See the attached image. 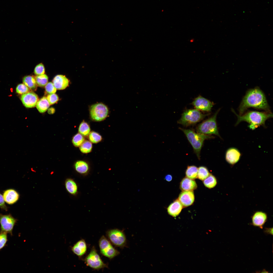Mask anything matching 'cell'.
I'll return each instance as SVG.
<instances>
[{"instance_id": "6da1fadb", "label": "cell", "mask_w": 273, "mask_h": 273, "mask_svg": "<svg viewBox=\"0 0 273 273\" xmlns=\"http://www.w3.org/2000/svg\"><path fill=\"white\" fill-rule=\"evenodd\" d=\"M250 107L270 112L266 97L263 92L258 88L250 89L247 92L239 107L240 115H242Z\"/></svg>"}, {"instance_id": "7a4b0ae2", "label": "cell", "mask_w": 273, "mask_h": 273, "mask_svg": "<svg viewBox=\"0 0 273 273\" xmlns=\"http://www.w3.org/2000/svg\"><path fill=\"white\" fill-rule=\"evenodd\" d=\"M232 111L237 117L236 125L241 122H246L249 124V128L253 130L261 126H265L266 121L272 117V114L271 112L250 111L243 115H238L233 109H232Z\"/></svg>"}, {"instance_id": "3957f363", "label": "cell", "mask_w": 273, "mask_h": 273, "mask_svg": "<svg viewBox=\"0 0 273 273\" xmlns=\"http://www.w3.org/2000/svg\"><path fill=\"white\" fill-rule=\"evenodd\" d=\"M179 129L186 135L198 158L200 160V151L204 141L213 138L214 137L210 135L196 133L192 129L181 128H179Z\"/></svg>"}, {"instance_id": "277c9868", "label": "cell", "mask_w": 273, "mask_h": 273, "mask_svg": "<svg viewBox=\"0 0 273 273\" xmlns=\"http://www.w3.org/2000/svg\"><path fill=\"white\" fill-rule=\"evenodd\" d=\"M218 109L212 116L199 124L196 128L197 132L206 135H217L221 138L219 134L216 122Z\"/></svg>"}, {"instance_id": "5b68a950", "label": "cell", "mask_w": 273, "mask_h": 273, "mask_svg": "<svg viewBox=\"0 0 273 273\" xmlns=\"http://www.w3.org/2000/svg\"><path fill=\"white\" fill-rule=\"evenodd\" d=\"M208 115L202 114L196 109H186L182 114L178 123L185 126L192 125L201 121Z\"/></svg>"}, {"instance_id": "8992f818", "label": "cell", "mask_w": 273, "mask_h": 273, "mask_svg": "<svg viewBox=\"0 0 273 273\" xmlns=\"http://www.w3.org/2000/svg\"><path fill=\"white\" fill-rule=\"evenodd\" d=\"M84 261L87 266L95 270L108 267L107 265L104 263L100 258L94 246L92 248Z\"/></svg>"}, {"instance_id": "52a82bcc", "label": "cell", "mask_w": 273, "mask_h": 273, "mask_svg": "<svg viewBox=\"0 0 273 273\" xmlns=\"http://www.w3.org/2000/svg\"><path fill=\"white\" fill-rule=\"evenodd\" d=\"M91 119L94 121L99 122L105 119L109 113L107 107L104 104L99 103L91 106L89 109Z\"/></svg>"}, {"instance_id": "ba28073f", "label": "cell", "mask_w": 273, "mask_h": 273, "mask_svg": "<svg viewBox=\"0 0 273 273\" xmlns=\"http://www.w3.org/2000/svg\"><path fill=\"white\" fill-rule=\"evenodd\" d=\"M107 236L111 243L115 246L123 248L127 245V240L123 231L117 229H111L106 233Z\"/></svg>"}, {"instance_id": "9c48e42d", "label": "cell", "mask_w": 273, "mask_h": 273, "mask_svg": "<svg viewBox=\"0 0 273 273\" xmlns=\"http://www.w3.org/2000/svg\"><path fill=\"white\" fill-rule=\"evenodd\" d=\"M99 246L101 254L110 259L113 258L119 254V252L103 235L99 240Z\"/></svg>"}, {"instance_id": "30bf717a", "label": "cell", "mask_w": 273, "mask_h": 273, "mask_svg": "<svg viewBox=\"0 0 273 273\" xmlns=\"http://www.w3.org/2000/svg\"><path fill=\"white\" fill-rule=\"evenodd\" d=\"M17 221L10 214L3 215L0 213V232L12 236L13 230Z\"/></svg>"}, {"instance_id": "8fae6325", "label": "cell", "mask_w": 273, "mask_h": 273, "mask_svg": "<svg viewBox=\"0 0 273 273\" xmlns=\"http://www.w3.org/2000/svg\"><path fill=\"white\" fill-rule=\"evenodd\" d=\"M192 104L196 109L208 112L211 110L213 105V103L201 96L196 98Z\"/></svg>"}, {"instance_id": "7c38bea8", "label": "cell", "mask_w": 273, "mask_h": 273, "mask_svg": "<svg viewBox=\"0 0 273 273\" xmlns=\"http://www.w3.org/2000/svg\"><path fill=\"white\" fill-rule=\"evenodd\" d=\"M21 100L24 105L27 108H32L35 106L38 100L37 95L33 92H29L22 94Z\"/></svg>"}, {"instance_id": "4fadbf2b", "label": "cell", "mask_w": 273, "mask_h": 273, "mask_svg": "<svg viewBox=\"0 0 273 273\" xmlns=\"http://www.w3.org/2000/svg\"><path fill=\"white\" fill-rule=\"evenodd\" d=\"M267 219V215L266 213L260 211H256L252 217V224L262 229Z\"/></svg>"}, {"instance_id": "5bb4252c", "label": "cell", "mask_w": 273, "mask_h": 273, "mask_svg": "<svg viewBox=\"0 0 273 273\" xmlns=\"http://www.w3.org/2000/svg\"><path fill=\"white\" fill-rule=\"evenodd\" d=\"M241 156V153L238 150L235 148H231L226 151L225 158L228 163L233 165L239 161Z\"/></svg>"}, {"instance_id": "9a60e30c", "label": "cell", "mask_w": 273, "mask_h": 273, "mask_svg": "<svg viewBox=\"0 0 273 273\" xmlns=\"http://www.w3.org/2000/svg\"><path fill=\"white\" fill-rule=\"evenodd\" d=\"M194 199V195L193 191H184L180 193L178 200L183 206L187 207L193 203Z\"/></svg>"}, {"instance_id": "2e32d148", "label": "cell", "mask_w": 273, "mask_h": 273, "mask_svg": "<svg viewBox=\"0 0 273 273\" xmlns=\"http://www.w3.org/2000/svg\"><path fill=\"white\" fill-rule=\"evenodd\" d=\"M3 196L5 201L9 204H12L16 202L19 198V195L15 190L9 189L5 191Z\"/></svg>"}, {"instance_id": "e0dca14e", "label": "cell", "mask_w": 273, "mask_h": 273, "mask_svg": "<svg viewBox=\"0 0 273 273\" xmlns=\"http://www.w3.org/2000/svg\"><path fill=\"white\" fill-rule=\"evenodd\" d=\"M53 83L56 89L62 90L65 89L69 84V81L65 76L58 75L56 76L53 80Z\"/></svg>"}, {"instance_id": "ac0fdd59", "label": "cell", "mask_w": 273, "mask_h": 273, "mask_svg": "<svg viewBox=\"0 0 273 273\" xmlns=\"http://www.w3.org/2000/svg\"><path fill=\"white\" fill-rule=\"evenodd\" d=\"M87 246L86 242L83 239L79 240L72 247L73 252L78 256L80 257L86 253Z\"/></svg>"}, {"instance_id": "d6986e66", "label": "cell", "mask_w": 273, "mask_h": 273, "mask_svg": "<svg viewBox=\"0 0 273 273\" xmlns=\"http://www.w3.org/2000/svg\"><path fill=\"white\" fill-rule=\"evenodd\" d=\"M183 206L178 199L171 203L167 208L168 214L170 215L176 217L180 214Z\"/></svg>"}, {"instance_id": "ffe728a7", "label": "cell", "mask_w": 273, "mask_h": 273, "mask_svg": "<svg viewBox=\"0 0 273 273\" xmlns=\"http://www.w3.org/2000/svg\"><path fill=\"white\" fill-rule=\"evenodd\" d=\"M197 187L195 181L187 177L183 178L180 183V188L183 191H193Z\"/></svg>"}, {"instance_id": "44dd1931", "label": "cell", "mask_w": 273, "mask_h": 273, "mask_svg": "<svg viewBox=\"0 0 273 273\" xmlns=\"http://www.w3.org/2000/svg\"><path fill=\"white\" fill-rule=\"evenodd\" d=\"M75 170L78 173L83 176H86L88 174L90 167L88 164L86 162L79 160L75 162L74 165Z\"/></svg>"}, {"instance_id": "7402d4cb", "label": "cell", "mask_w": 273, "mask_h": 273, "mask_svg": "<svg viewBox=\"0 0 273 273\" xmlns=\"http://www.w3.org/2000/svg\"><path fill=\"white\" fill-rule=\"evenodd\" d=\"M65 186L67 192L69 194L74 196L77 195L78 193V185L73 179H66L65 181Z\"/></svg>"}, {"instance_id": "603a6c76", "label": "cell", "mask_w": 273, "mask_h": 273, "mask_svg": "<svg viewBox=\"0 0 273 273\" xmlns=\"http://www.w3.org/2000/svg\"><path fill=\"white\" fill-rule=\"evenodd\" d=\"M23 82L29 89L34 90H36L37 85L35 79L32 76L28 75L25 76L23 79Z\"/></svg>"}, {"instance_id": "cb8c5ba5", "label": "cell", "mask_w": 273, "mask_h": 273, "mask_svg": "<svg viewBox=\"0 0 273 273\" xmlns=\"http://www.w3.org/2000/svg\"><path fill=\"white\" fill-rule=\"evenodd\" d=\"M50 105L47 98L44 97L38 101L36 105V107L39 111L42 113L47 110Z\"/></svg>"}, {"instance_id": "d4e9b609", "label": "cell", "mask_w": 273, "mask_h": 273, "mask_svg": "<svg viewBox=\"0 0 273 273\" xmlns=\"http://www.w3.org/2000/svg\"><path fill=\"white\" fill-rule=\"evenodd\" d=\"M198 168L194 165L188 166L186 171V177L192 179L197 178Z\"/></svg>"}, {"instance_id": "484cf974", "label": "cell", "mask_w": 273, "mask_h": 273, "mask_svg": "<svg viewBox=\"0 0 273 273\" xmlns=\"http://www.w3.org/2000/svg\"><path fill=\"white\" fill-rule=\"evenodd\" d=\"M90 131L89 125L87 123L83 120L79 125L78 128L79 133L83 136H87L89 135Z\"/></svg>"}, {"instance_id": "4316f807", "label": "cell", "mask_w": 273, "mask_h": 273, "mask_svg": "<svg viewBox=\"0 0 273 273\" xmlns=\"http://www.w3.org/2000/svg\"><path fill=\"white\" fill-rule=\"evenodd\" d=\"M204 185L209 188H212L215 187L217 183V180L215 177L211 174L203 180Z\"/></svg>"}, {"instance_id": "83f0119b", "label": "cell", "mask_w": 273, "mask_h": 273, "mask_svg": "<svg viewBox=\"0 0 273 273\" xmlns=\"http://www.w3.org/2000/svg\"><path fill=\"white\" fill-rule=\"evenodd\" d=\"M208 169L206 167L201 166L198 168L197 178L200 180H203L210 175Z\"/></svg>"}, {"instance_id": "f1b7e54d", "label": "cell", "mask_w": 273, "mask_h": 273, "mask_svg": "<svg viewBox=\"0 0 273 273\" xmlns=\"http://www.w3.org/2000/svg\"><path fill=\"white\" fill-rule=\"evenodd\" d=\"M35 78L37 85L40 87H44L48 83V77L45 74L37 75Z\"/></svg>"}, {"instance_id": "f546056e", "label": "cell", "mask_w": 273, "mask_h": 273, "mask_svg": "<svg viewBox=\"0 0 273 273\" xmlns=\"http://www.w3.org/2000/svg\"><path fill=\"white\" fill-rule=\"evenodd\" d=\"M92 143L89 141L85 140L79 147L81 151L84 153H87L90 152L92 149Z\"/></svg>"}, {"instance_id": "4dcf8cb0", "label": "cell", "mask_w": 273, "mask_h": 273, "mask_svg": "<svg viewBox=\"0 0 273 273\" xmlns=\"http://www.w3.org/2000/svg\"><path fill=\"white\" fill-rule=\"evenodd\" d=\"M89 141L93 143H97L100 142L102 138L101 135L98 133L94 131L90 132L88 135Z\"/></svg>"}, {"instance_id": "1f68e13d", "label": "cell", "mask_w": 273, "mask_h": 273, "mask_svg": "<svg viewBox=\"0 0 273 273\" xmlns=\"http://www.w3.org/2000/svg\"><path fill=\"white\" fill-rule=\"evenodd\" d=\"M85 141L83 136L79 133H77L73 137L72 142L76 147H80Z\"/></svg>"}, {"instance_id": "d6a6232c", "label": "cell", "mask_w": 273, "mask_h": 273, "mask_svg": "<svg viewBox=\"0 0 273 273\" xmlns=\"http://www.w3.org/2000/svg\"><path fill=\"white\" fill-rule=\"evenodd\" d=\"M29 88L24 84L21 83L18 84L16 88V92L19 94H23L30 92Z\"/></svg>"}, {"instance_id": "836d02e7", "label": "cell", "mask_w": 273, "mask_h": 273, "mask_svg": "<svg viewBox=\"0 0 273 273\" xmlns=\"http://www.w3.org/2000/svg\"><path fill=\"white\" fill-rule=\"evenodd\" d=\"M8 240L7 234L0 232V250L6 246Z\"/></svg>"}, {"instance_id": "e575fe53", "label": "cell", "mask_w": 273, "mask_h": 273, "mask_svg": "<svg viewBox=\"0 0 273 273\" xmlns=\"http://www.w3.org/2000/svg\"><path fill=\"white\" fill-rule=\"evenodd\" d=\"M34 73L37 75H42L45 73V69L43 65L41 63L37 65L35 67Z\"/></svg>"}, {"instance_id": "d590c367", "label": "cell", "mask_w": 273, "mask_h": 273, "mask_svg": "<svg viewBox=\"0 0 273 273\" xmlns=\"http://www.w3.org/2000/svg\"><path fill=\"white\" fill-rule=\"evenodd\" d=\"M45 88L46 92L50 94H54L56 92V88L53 83L51 82L47 83L45 85Z\"/></svg>"}, {"instance_id": "8d00e7d4", "label": "cell", "mask_w": 273, "mask_h": 273, "mask_svg": "<svg viewBox=\"0 0 273 273\" xmlns=\"http://www.w3.org/2000/svg\"><path fill=\"white\" fill-rule=\"evenodd\" d=\"M47 98L50 105L55 103L59 100L58 96L55 93L50 94L49 95L47 96Z\"/></svg>"}, {"instance_id": "74e56055", "label": "cell", "mask_w": 273, "mask_h": 273, "mask_svg": "<svg viewBox=\"0 0 273 273\" xmlns=\"http://www.w3.org/2000/svg\"><path fill=\"white\" fill-rule=\"evenodd\" d=\"M3 195L0 193V208L2 209L7 211L8 208L6 205Z\"/></svg>"}, {"instance_id": "f35d334b", "label": "cell", "mask_w": 273, "mask_h": 273, "mask_svg": "<svg viewBox=\"0 0 273 273\" xmlns=\"http://www.w3.org/2000/svg\"><path fill=\"white\" fill-rule=\"evenodd\" d=\"M265 232L267 233L268 234H271L272 235L273 234V228H267L265 229Z\"/></svg>"}, {"instance_id": "ab89813d", "label": "cell", "mask_w": 273, "mask_h": 273, "mask_svg": "<svg viewBox=\"0 0 273 273\" xmlns=\"http://www.w3.org/2000/svg\"><path fill=\"white\" fill-rule=\"evenodd\" d=\"M55 111V108L53 107H51L48 110V113L50 114H52L54 113Z\"/></svg>"}, {"instance_id": "60d3db41", "label": "cell", "mask_w": 273, "mask_h": 273, "mask_svg": "<svg viewBox=\"0 0 273 273\" xmlns=\"http://www.w3.org/2000/svg\"><path fill=\"white\" fill-rule=\"evenodd\" d=\"M165 180L168 181H170L172 179V176L170 174H168L165 177Z\"/></svg>"}]
</instances>
